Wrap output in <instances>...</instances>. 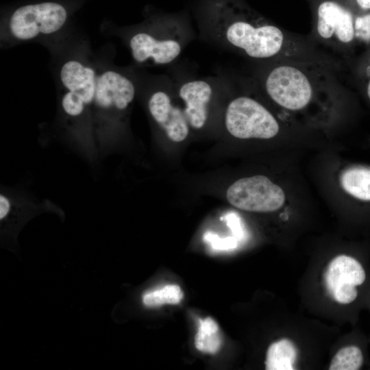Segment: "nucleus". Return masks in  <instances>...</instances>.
<instances>
[{"label": "nucleus", "instance_id": "1", "mask_svg": "<svg viewBox=\"0 0 370 370\" xmlns=\"http://www.w3.org/2000/svg\"><path fill=\"white\" fill-rule=\"evenodd\" d=\"M199 36L219 49L256 62L311 61L313 43L292 34L251 9L243 0H196Z\"/></svg>", "mask_w": 370, "mask_h": 370}, {"label": "nucleus", "instance_id": "2", "mask_svg": "<svg viewBox=\"0 0 370 370\" xmlns=\"http://www.w3.org/2000/svg\"><path fill=\"white\" fill-rule=\"evenodd\" d=\"M47 49L63 122L73 132L90 134L93 132L97 56L88 41L74 32Z\"/></svg>", "mask_w": 370, "mask_h": 370}, {"label": "nucleus", "instance_id": "3", "mask_svg": "<svg viewBox=\"0 0 370 370\" xmlns=\"http://www.w3.org/2000/svg\"><path fill=\"white\" fill-rule=\"evenodd\" d=\"M144 16L140 23L123 27L106 24L101 30L121 40L130 51L134 66L145 69L174 64L197 37L189 12L150 10Z\"/></svg>", "mask_w": 370, "mask_h": 370}, {"label": "nucleus", "instance_id": "4", "mask_svg": "<svg viewBox=\"0 0 370 370\" xmlns=\"http://www.w3.org/2000/svg\"><path fill=\"white\" fill-rule=\"evenodd\" d=\"M112 52L97 56L92 124L93 132L100 137H108L123 125L137 95L130 66H116Z\"/></svg>", "mask_w": 370, "mask_h": 370}, {"label": "nucleus", "instance_id": "5", "mask_svg": "<svg viewBox=\"0 0 370 370\" xmlns=\"http://www.w3.org/2000/svg\"><path fill=\"white\" fill-rule=\"evenodd\" d=\"M70 12L62 3L42 1L14 10L1 25V48L26 42H39L46 48L70 34Z\"/></svg>", "mask_w": 370, "mask_h": 370}, {"label": "nucleus", "instance_id": "6", "mask_svg": "<svg viewBox=\"0 0 370 370\" xmlns=\"http://www.w3.org/2000/svg\"><path fill=\"white\" fill-rule=\"evenodd\" d=\"M137 95L143 99L153 123L173 142L180 143L189 134L190 126L182 107L175 103L177 95L167 74H152L132 64Z\"/></svg>", "mask_w": 370, "mask_h": 370}, {"label": "nucleus", "instance_id": "7", "mask_svg": "<svg viewBox=\"0 0 370 370\" xmlns=\"http://www.w3.org/2000/svg\"><path fill=\"white\" fill-rule=\"evenodd\" d=\"M178 99L190 128L204 129L210 117L214 99L232 85L225 75L199 77L177 61L168 67Z\"/></svg>", "mask_w": 370, "mask_h": 370}, {"label": "nucleus", "instance_id": "8", "mask_svg": "<svg viewBox=\"0 0 370 370\" xmlns=\"http://www.w3.org/2000/svg\"><path fill=\"white\" fill-rule=\"evenodd\" d=\"M325 293L334 303L358 310L370 299V271L356 255L341 254L329 260L322 273Z\"/></svg>", "mask_w": 370, "mask_h": 370}, {"label": "nucleus", "instance_id": "9", "mask_svg": "<svg viewBox=\"0 0 370 370\" xmlns=\"http://www.w3.org/2000/svg\"><path fill=\"white\" fill-rule=\"evenodd\" d=\"M356 16V14L340 0L320 1L315 8L312 41L339 55H350L358 47Z\"/></svg>", "mask_w": 370, "mask_h": 370}, {"label": "nucleus", "instance_id": "10", "mask_svg": "<svg viewBox=\"0 0 370 370\" xmlns=\"http://www.w3.org/2000/svg\"><path fill=\"white\" fill-rule=\"evenodd\" d=\"M224 125L227 132L239 139H270L280 131L273 114L256 99L241 95L227 104Z\"/></svg>", "mask_w": 370, "mask_h": 370}, {"label": "nucleus", "instance_id": "11", "mask_svg": "<svg viewBox=\"0 0 370 370\" xmlns=\"http://www.w3.org/2000/svg\"><path fill=\"white\" fill-rule=\"evenodd\" d=\"M226 197L233 206L256 212L276 211L285 202L282 188L262 175L236 180L228 188Z\"/></svg>", "mask_w": 370, "mask_h": 370}, {"label": "nucleus", "instance_id": "12", "mask_svg": "<svg viewBox=\"0 0 370 370\" xmlns=\"http://www.w3.org/2000/svg\"><path fill=\"white\" fill-rule=\"evenodd\" d=\"M300 351L291 338L283 336L273 341L266 352L264 365L267 370L297 369Z\"/></svg>", "mask_w": 370, "mask_h": 370}, {"label": "nucleus", "instance_id": "13", "mask_svg": "<svg viewBox=\"0 0 370 370\" xmlns=\"http://www.w3.org/2000/svg\"><path fill=\"white\" fill-rule=\"evenodd\" d=\"M340 183L343 189L352 197L370 201V168H349L341 175Z\"/></svg>", "mask_w": 370, "mask_h": 370}, {"label": "nucleus", "instance_id": "14", "mask_svg": "<svg viewBox=\"0 0 370 370\" xmlns=\"http://www.w3.org/2000/svg\"><path fill=\"white\" fill-rule=\"evenodd\" d=\"M367 361L365 349L362 343H352L341 347L332 358L330 370H358Z\"/></svg>", "mask_w": 370, "mask_h": 370}, {"label": "nucleus", "instance_id": "15", "mask_svg": "<svg viewBox=\"0 0 370 370\" xmlns=\"http://www.w3.org/2000/svg\"><path fill=\"white\" fill-rule=\"evenodd\" d=\"M183 297L184 294L178 285L169 284L145 293L143 296V303L147 307H156L164 304H177Z\"/></svg>", "mask_w": 370, "mask_h": 370}, {"label": "nucleus", "instance_id": "16", "mask_svg": "<svg viewBox=\"0 0 370 370\" xmlns=\"http://www.w3.org/2000/svg\"><path fill=\"white\" fill-rule=\"evenodd\" d=\"M355 29L358 47L370 48V11L356 14Z\"/></svg>", "mask_w": 370, "mask_h": 370}, {"label": "nucleus", "instance_id": "17", "mask_svg": "<svg viewBox=\"0 0 370 370\" xmlns=\"http://www.w3.org/2000/svg\"><path fill=\"white\" fill-rule=\"evenodd\" d=\"M219 332V326L214 320L210 317H207L204 320H199V328L195 338V345L196 348L202 352L204 349V341L206 336Z\"/></svg>", "mask_w": 370, "mask_h": 370}, {"label": "nucleus", "instance_id": "18", "mask_svg": "<svg viewBox=\"0 0 370 370\" xmlns=\"http://www.w3.org/2000/svg\"><path fill=\"white\" fill-rule=\"evenodd\" d=\"M204 239L215 249L225 250L233 249L237 245L236 239L233 237L221 238L210 232L205 234Z\"/></svg>", "mask_w": 370, "mask_h": 370}, {"label": "nucleus", "instance_id": "19", "mask_svg": "<svg viewBox=\"0 0 370 370\" xmlns=\"http://www.w3.org/2000/svg\"><path fill=\"white\" fill-rule=\"evenodd\" d=\"M221 345V338L219 332L206 336L204 341L203 352L216 354Z\"/></svg>", "mask_w": 370, "mask_h": 370}, {"label": "nucleus", "instance_id": "20", "mask_svg": "<svg viewBox=\"0 0 370 370\" xmlns=\"http://www.w3.org/2000/svg\"><path fill=\"white\" fill-rule=\"evenodd\" d=\"M12 201L4 194L0 195V219L1 221L6 219L11 211Z\"/></svg>", "mask_w": 370, "mask_h": 370}, {"label": "nucleus", "instance_id": "21", "mask_svg": "<svg viewBox=\"0 0 370 370\" xmlns=\"http://www.w3.org/2000/svg\"><path fill=\"white\" fill-rule=\"evenodd\" d=\"M226 219L227 221V225L230 227L233 234L239 237L242 234V231L238 218L234 214H230L227 216Z\"/></svg>", "mask_w": 370, "mask_h": 370}, {"label": "nucleus", "instance_id": "22", "mask_svg": "<svg viewBox=\"0 0 370 370\" xmlns=\"http://www.w3.org/2000/svg\"><path fill=\"white\" fill-rule=\"evenodd\" d=\"M366 62L368 64L364 68L362 79L367 96L370 100V59Z\"/></svg>", "mask_w": 370, "mask_h": 370}, {"label": "nucleus", "instance_id": "23", "mask_svg": "<svg viewBox=\"0 0 370 370\" xmlns=\"http://www.w3.org/2000/svg\"><path fill=\"white\" fill-rule=\"evenodd\" d=\"M355 4L365 12L370 11V0H353Z\"/></svg>", "mask_w": 370, "mask_h": 370}]
</instances>
